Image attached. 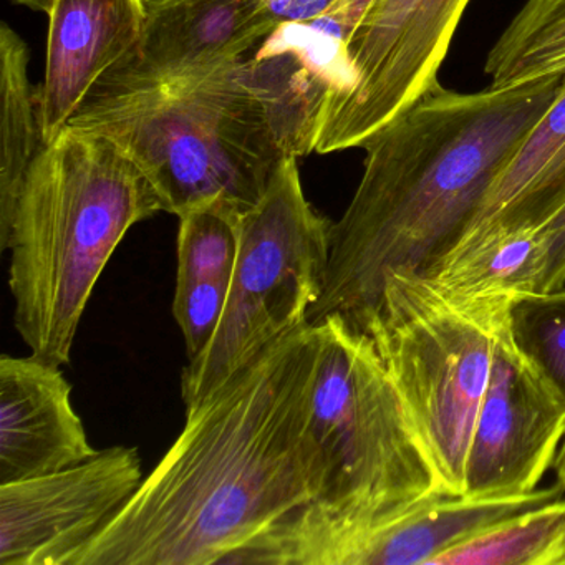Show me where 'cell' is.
Masks as SVG:
<instances>
[{
    "mask_svg": "<svg viewBox=\"0 0 565 565\" xmlns=\"http://www.w3.org/2000/svg\"><path fill=\"white\" fill-rule=\"evenodd\" d=\"M316 330L306 323L186 409L167 455L68 565H227L284 515L316 502Z\"/></svg>",
    "mask_w": 565,
    "mask_h": 565,
    "instance_id": "6da1fadb",
    "label": "cell"
},
{
    "mask_svg": "<svg viewBox=\"0 0 565 565\" xmlns=\"http://www.w3.org/2000/svg\"><path fill=\"white\" fill-rule=\"evenodd\" d=\"M551 243V287H565V207L545 224Z\"/></svg>",
    "mask_w": 565,
    "mask_h": 565,
    "instance_id": "603a6c76",
    "label": "cell"
},
{
    "mask_svg": "<svg viewBox=\"0 0 565 565\" xmlns=\"http://www.w3.org/2000/svg\"><path fill=\"white\" fill-rule=\"evenodd\" d=\"M231 284L227 282H177L173 316L186 343L190 360L196 359L210 345L224 309Z\"/></svg>",
    "mask_w": 565,
    "mask_h": 565,
    "instance_id": "44dd1931",
    "label": "cell"
},
{
    "mask_svg": "<svg viewBox=\"0 0 565 565\" xmlns=\"http://www.w3.org/2000/svg\"><path fill=\"white\" fill-rule=\"evenodd\" d=\"M29 61L24 39L4 22L0 25V233L11 224L22 184L45 147Z\"/></svg>",
    "mask_w": 565,
    "mask_h": 565,
    "instance_id": "e0dca14e",
    "label": "cell"
},
{
    "mask_svg": "<svg viewBox=\"0 0 565 565\" xmlns=\"http://www.w3.org/2000/svg\"><path fill=\"white\" fill-rule=\"evenodd\" d=\"M143 479L138 449L111 446L71 468L0 484V564H71Z\"/></svg>",
    "mask_w": 565,
    "mask_h": 565,
    "instance_id": "9c48e42d",
    "label": "cell"
},
{
    "mask_svg": "<svg viewBox=\"0 0 565 565\" xmlns=\"http://www.w3.org/2000/svg\"><path fill=\"white\" fill-rule=\"evenodd\" d=\"M279 29L270 0H147L137 57L108 81H167L214 71L243 61Z\"/></svg>",
    "mask_w": 565,
    "mask_h": 565,
    "instance_id": "7c38bea8",
    "label": "cell"
},
{
    "mask_svg": "<svg viewBox=\"0 0 565 565\" xmlns=\"http://www.w3.org/2000/svg\"><path fill=\"white\" fill-rule=\"evenodd\" d=\"M512 297H449L393 273L355 329L392 376L449 495L465 494L469 443Z\"/></svg>",
    "mask_w": 565,
    "mask_h": 565,
    "instance_id": "8992f818",
    "label": "cell"
},
{
    "mask_svg": "<svg viewBox=\"0 0 565 565\" xmlns=\"http://www.w3.org/2000/svg\"><path fill=\"white\" fill-rule=\"evenodd\" d=\"M564 85L565 74L472 94L439 85L370 138L307 323L355 326L390 274L423 276L448 254Z\"/></svg>",
    "mask_w": 565,
    "mask_h": 565,
    "instance_id": "7a4b0ae2",
    "label": "cell"
},
{
    "mask_svg": "<svg viewBox=\"0 0 565 565\" xmlns=\"http://www.w3.org/2000/svg\"><path fill=\"white\" fill-rule=\"evenodd\" d=\"M47 64L39 88L45 145L61 137L95 88L137 57L147 0H52Z\"/></svg>",
    "mask_w": 565,
    "mask_h": 565,
    "instance_id": "8fae6325",
    "label": "cell"
},
{
    "mask_svg": "<svg viewBox=\"0 0 565 565\" xmlns=\"http://www.w3.org/2000/svg\"><path fill=\"white\" fill-rule=\"evenodd\" d=\"M423 277L461 299L551 292L547 230L529 227L452 247Z\"/></svg>",
    "mask_w": 565,
    "mask_h": 565,
    "instance_id": "2e32d148",
    "label": "cell"
},
{
    "mask_svg": "<svg viewBox=\"0 0 565 565\" xmlns=\"http://www.w3.org/2000/svg\"><path fill=\"white\" fill-rule=\"evenodd\" d=\"M143 171L110 138L67 127L22 184L0 249L11 250L14 322L31 353L71 363L92 292L124 241L161 213Z\"/></svg>",
    "mask_w": 565,
    "mask_h": 565,
    "instance_id": "5b68a950",
    "label": "cell"
},
{
    "mask_svg": "<svg viewBox=\"0 0 565 565\" xmlns=\"http://www.w3.org/2000/svg\"><path fill=\"white\" fill-rule=\"evenodd\" d=\"M554 471L555 476H557L558 484H562L565 488V436L564 441H562L561 449H558L557 456H555Z\"/></svg>",
    "mask_w": 565,
    "mask_h": 565,
    "instance_id": "d4e9b609",
    "label": "cell"
},
{
    "mask_svg": "<svg viewBox=\"0 0 565 565\" xmlns=\"http://www.w3.org/2000/svg\"><path fill=\"white\" fill-rule=\"evenodd\" d=\"M564 492V486L557 482L522 494L441 495L380 532L360 555L359 565H433L449 548L562 498Z\"/></svg>",
    "mask_w": 565,
    "mask_h": 565,
    "instance_id": "9a60e30c",
    "label": "cell"
},
{
    "mask_svg": "<svg viewBox=\"0 0 565 565\" xmlns=\"http://www.w3.org/2000/svg\"><path fill=\"white\" fill-rule=\"evenodd\" d=\"M565 207V85L456 246L542 227ZM455 246V247H456Z\"/></svg>",
    "mask_w": 565,
    "mask_h": 565,
    "instance_id": "5bb4252c",
    "label": "cell"
},
{
    "mask_svg": "<svg viewBox=\"0 0 565 565\" xmlns=\"http://www.w3.org/2000/svg\"><path fill=\"white\" fill-rule=\"evenodd\" d=\"M564 436L565 398L515 345L505 316L469 443L465 494L534 491L554 468Z\"/></svg>",
    "mask_w": 565,
    "mask_h": 565,
    "instance_id": "30bf717a",
    "label": "cell"
},
{
    "mask_svg": "<svg viewBox=\"0 0 565 565\" xmlns=\"http://www.w3.org/2000/svg\"><path fill=\"white\" fill-rule=\"evenodd\" d=\"M335 0H270V14L279 28L303 25L320 18Z\"/></svg>",
    "mask_w": 565,
    "mask_h": 565,
    "instance_id": "7402d4cb",
    "label": "cell"
},
{
    "mask_svg": "<svg viewBox=\"0 0 565 565\" xmlns=\"http://www.w3.org/2000/svg\"><path fill=\"white\" fill-rule=\"evenodd\" d=\"M12 4L22 6L35 12H44L45 15L51 11L52 0H11Z\"/></svg>",
    "mask_w": 565,
    "mask_h": 565,
    "instance_id": "cb8c5ba5",
    "label": "cell"
},
{
    "mask_svg": "<svg viewBox=\"0 0 565 565\" xmlns=\"http://www.w3.org/2000/svg\"><path fill=\"white\" fill-rule=\"evenodd\" d=\"M471 0H373L345 49V78L327 94L316 153L363 148L439 87L438 72Z\"/></svg>",
    "mask_w": 565,
    "mask_h": 565,
    "instance_id": "ba28073f",
    "label": "cell"
},
{
    "mask_svg": "<svg viewBox=\"0 0 565 565\" xmlns=\"http://www.w3.org/2000/svg\"><path fill=\"white\" fill-rule=\"evenodd\" d=\"M332 226L307 200L297 158L284 160L259 203L243 214L223 319L210 345L181 376L186 409L306 326L326 287Z\"/></svg>",
    "mask_w": 565,
    "mask_h": 565,
    "instance_id": "52a82bcc",
    "label": "cell"
},
{
    "mask_svg": "<svg viewBox=\"0 0 565 565\" xmlns=\"http://www.w3.org/2000/svg\"><path fill=\"white\" fill-rule=\"evenodd\" d=\"M61 365L0 356V484L71 468L97 455Z\"/></svg>",
    "mask_w": 565,
    "mask_h": 565,
    "instance_id": "4fadbf2b",
    "label": "cell"
},
{
    "mask_svg": "<svg viewBox=\"0 0 565 565\" xmlns=\"http://www.w3.org/2000/svg\"><path fill=\"white\" fill-rule=\"evenodd\" d=\"M330 84L296 45L167 81H108L68 127L104 135L143 171L163 213L227 200L249 211L287 158L316 151Z\"/></svg>",
    "mask_w": 565,
    "mask_h": 565,
    "instance_id": "3957f363",
    "label": "cell"
},
{
    "mask_svg": "<svg viewBox=\"0 0 565 565\" xmlns=\"http://www.w3.org/2000/svg\"><path fill=\"white\" fill-rule=\"evenodd\" d=\"M492 87L565 74V0H525L484 65Z\"/></svg>",
    "mask_w": 565,
    "mask_h": 565,
    "instance_id": "ac0fdd59",
    "label": "cell"
},
{
    "mask_svg": "<svg viewBox=\"0 0 565 565\" xmlns=\"http://www.w3.org/2000/svg\"><path fill=\"white\" fill-rule=\"evenodd\" d=\"M312 327L310 431L322 491L237 552L233 564L359 565L380 532L449 495L373 340L339 316Z\"/></svg>",
    "mask_w": 565,
    "mask_h": 565,
    "instance_id": "277c9868",
    "label": "cell"
},
{
    "mask_svg": "<svg viewBox=\"0 0 565 565\" xmlns=\"http://www.w3.org/2000/svg\"><path fill=\"white\" fill-rule=\"evenodd\" d=\"M433 565H565L564 495L449 548Z\"/></svg>",
    "mask_w": 565,
    "mask_h": 565,
    "instance_id": "d6986e66",
    "label": "cell"
},
{
    "mask_svg": "<svg viewBox=\"0 0 565 565\" xmlns=\"http://www.w3.org/2000/svg\"><path fill=\"white\" fill-rule=\"evenodd\" d=\"M509 332L565 398V289L512 299Z\"/></svg>",
    "mask_w": 565,
    "mask_h": 565,
    "instance_id": "ffe728a7",
    "label": "cell"
}]
</instances>
